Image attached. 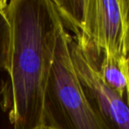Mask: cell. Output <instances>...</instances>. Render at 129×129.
Segmentation results:
<instances>
[{
	"label": "cell",
	"instance_id": "obj_1",
	"mask_svg": "<svg viewBox=\"0 0 129 129\" xmlns=\"http://www.w3.org/2000/svg\"><path fill=\"white\" fill-rule=\"evenodd\" d=\"M5 14L11 27V48L4 105L13 129H40L62 23L51 0H12Z\"/></svg>",
	"mask_w": 129,
	"mask_h": 129
},
{
	"label": "cell",
	"instance_id": "obj_2",
	"mask_svg": "<svg viewBox=\"0 0 129 129\" xmlns=\"http://www.w3.org/2000/svg\"><path fill=\"white\" fill-rule=\"evenodd\" d=\"M70 35L61 25L44 98V125L53 129H107L86 98L69 49Z\"/></svg>",
	"mask_w": 129,
	"mask_h": 129
},
{
	"label": "cell",
	"instance_id": "obj_3",
	"mask_svg": "<svg viewBox=\"0 0 129 129\" xmlns=\"http://www.w3.org/2000/svg\"><path fill=\"white\" fill-rule=\"evenodd\" d=\"M71 58L90 107L107 129H129V105L103 81L99 74L101 57L69 38Z\"/></svg>",
	"mask_w": 129,
	"mask_h": 129
},
{
	"label": "cell",
	"instance_id": "obj_4",
	"mask_svg": "<svg viewBox=\"0 0 129 129\" xmlns=\"http://www.w3.org/2000/svg\"><path fill=\"white\" fill-rule=\"evenodd\" d=\"M74 41L98 57L125 56L119 0H85L81 33Z\"/></svg>",
	"mask_w": 129,
	"mask_h": 129
},
{
	"label": "cell",
	"instance_id": "obj_5",
	"mask_svg": "<svg viewBox=\"0 0 129 129\" xmlns=\"http://www.w3.org/2000/svg\"><path fill=\"white\" fill-rule=\"evenodd\" d=\"M126 57L103 54L99 62V74L103 81L122 96L129 105L126 76Z\"/></svg>",
	"mask_w": 129,
	"mask_h": 129
},
{
	"label": "cell",
	"instance_id": "obj_6",
	"mask_svg": "<svg viewBox=\"0 0 129 129\" xmlns=\"http://www.w3.org/2000/svg\"><path fill=\"white\" fill-rule=\"evenodd\" d=\"M64 28L70 29L75 37L81 35L85 13V0H51Z\"/></svg>",
	"mask_w": 129,
	"mask_h": 129
},
{
	"label": "cell",
	"instance_id": "obj_7",
	"mask_svg": "<svg viewBox=\"0 0 129 129\" xmlns=\"http://www.w3.org/2000/svg\"><path fill=\"white\" fill-rule=\"evenodd\" d=\"M11 48V27L5 13H0V70L7 72Z\"/></svg>",
	"mask_w": 129,
	"mask_h": 129
},
{
	"label": "cell",
	"instance_id": "obj_8",
	"mask_svg": "<svg viewBox=\"0 0 129 129\" xmlns=\"http://www.w3.org/2000/svg\"><path fill=\"white\" fill-rule=\"evenodd\" d=\"M123 23V43L125 56L129 55V0H119Z\"/></svg>",
	"mask_w": 129,
	"mask_h": 129
},
{
	"label": "cell",
	"instance_id": "obj_9",
	"mask_svg": "<svg viewBox=\"0 0 129 129\" xmlns=\"http://www.w3.org/2000/svg\"><path fill=\"white\" fill-rule=\"evenodd\" d=\"M125 64H126V76H127V87H128V97H129V55L126 57V60H125Z\"/></svg>",
	"mask_w": 129,
	"mask_h": 129
},
{
	"label": "cell",
	"instance_id": "obj_10",
	"mask_svg": "<svg viewBox=\"0 0 129 129\" xmlns=\"http://www.w3.org/2000/svg\"><path fill=\"white\" fill-rule=\"evenodd\" d=\"M8 3L9 2L7 1H0V13H5L8 6Z\"/></svg>",
	"mask_w": 129,
	"mask_h": 129
},
{
	"label": "cell",
	"instance_id": "obj_11",
	"mask_svg": "<svg viewBox=\"0 0 129 129\" xmlns=\"http://www.w3.org/2000/svg\"><path fill=\"white\" fill-rule=\"evenodd\" d=\"M40 129H53V128H51V127H50V126H47V125H43V126H42V128H40Z\"/></svg>",
	"mask_w": 129,
	"mask_h": 129
}]
</instances>
